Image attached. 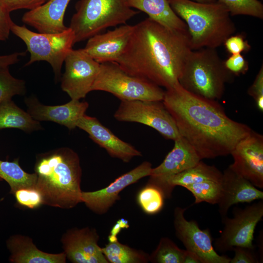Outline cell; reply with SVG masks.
I'll return each instance as SVG.
<instances>
[{"mask_svg":"<svg viewBox=\"0 0 263 263\" xmlns=\"http://www.w3.org/2000/svg\"><path fill=\"white\" fill-rule=\"evenodd\" d=\"M233 217L222 219L224 227L214 242L215 250L221 253L232 251L235 247L254 248V234L258 223L263 216V200L244 208L234 207Z\"/></svg>","mask_w":263,"mask_h":263,"instance_id":"9c48e42d","label":"cell"},{"mask_svg":"<svg viewBox=\"0 0 263 263\" xmlns=\"http://www.w3.org/2000/svg\"><path fill=\"white\" fill-rule=\"evenodd\" d=\"M185 250L181 249L168 237L160 239L155 249L150 255L153 263H183Z\"/></svg>","mask_w":263,"mask_h":263,"instance_id":"f1b7e54d","label":"cell"},{"mask_svg":"<svg viewBox=\"0 0 263 263\" xmlns=\"http://www.w3.org/2000/svg\"><path fill=\"white\" fill-rule=\"evenodd\" d=\"M233 76L225 67L216 49L203 48L189 53L178 82L193 94L217 101L222 98L226 83L232 81Z\"/></svg>","mask_w":263,"mask_h":263,"instance_id":"5b68a950","label":"cell"},{"mask_svg":"<svg viewBox=\"0 0 263 263\" xmlns=\"http://www.w3.org/2000/svg\"><path fill=\"white\" fill-rule=\"evenodd\" d=\"M128 5L142 11L149 18L167 28L188 31L185 22L174 12L168 0H126Z\"/></svg>","mask_w":263,"mask_h":263,"instance_id":"cb8c5ba5","label":"cell"},{"mask_svg":"<svg viewBox=\"0 0 263 263\" xmlns=\"http://www.w3.org/2000/svg\"><path fill=\"white\" fill-rule=\"evenodd\" d=\"M25 103L27 112L35 120L54 122L70 130L76 127L77 121L85 114L89 107L86 101L73 99L62 105H45L35 96L25 98Z\"/></svg>","mask_w":263,"mask_h":263,"instance_id":"ac0fdd59","label":"cell"},{"mask_svg":"<svg viewBox=\"0 0 263 263\" xmlns=\"http://www.w3.org/2000/svg\"><path fill=\"white\" fill-rule=\"evenodd\" d=\"M165 198L157 187L149 184L142 188L137 196V201L142 210L148 215H154L163 208Z\"/></svg>","mask_w":263,"mask_h":263,"instance_id":"f546056e","label":"cell"},{"mask_svg":"<svg viewBox=\"0 0 263 263\" xmlns=\"http://www.w3.org/2000/svg\"><path fill=\"white\" fill-rule=\"evenodd\" d=\"M11 32L24 42L30 54L26 66L36 61H47L52 67L56 81L60 79L63 63L75 44V35L72 29L69 27L58 33H37L13 22Z\"/></svg>","mask_w":263,"mask_h":263,"instance_id":"52a82bcc","label":"cell"},{"mask_svg":"<svg viewBox=\"0 0 263 263\" xmlns=\"http://www.w3.org/2000/svg\"><path fill=\"white\" fill-rule=\"evenodd\" d=\"M76 127L86 132L89 137L111 157L128 163L134 157L142 156L140 151L117 137L96 117L85 114L77 121Z\"/></svg>","mask_w":263,"mask_h":263,"instance_id":"e0dca14e","label":"cell"},{"mask_svg":"<svg viewBox=\"0 0 263 263\" xmlns=\"http://www.w3.org/2000/svg\"><path fill=\"white\" fill-rule=\"evenodd\" d=\"M194 0L197 2H203V3L212 2H215L217 1V0Z\"/></svg>","mask_w":263,"mask_h":263,"instance_id":"7bdbcfd3","label":"cell"},{"mask_svg":"<svg viewBox=\"0 0 263 263\" xmlns=\"http://www.w3.org/2000/svg\"><path fill=\"white\" fill-rule=\"evenodd\" d=\"M26 92L24 80L14 77L9 67H0V104L15 95H24Z\"/></svg>","mask_w":263,"mask_h":263,"instance_id":"4dcf8cb0","label":"cell"},{"mask_svg":"<svg viewBox=\"0 0 263 263\" xmlns=\"http://www.w3.org/2000/svg\"><path fill=\"white\" fill-rule=\"evenodd\" d=\"M93 91L111 93L121 101H162L165 94V91L160 87L127 73L115 62L100 64Z\"/></svg>","mask_w":263,"mask_h":263,"instance_id":"ba28073f","label":"cell"},{"mask_svg":"<svg viewBox=\"0 0 263 263\" xmlns=\"http://www.w3.org/2000/svg\"><path fill=\"white\" fill-rule=\"evenodd\" d=\"M223 173L215 166H210L200 161L196 166L178 173L165 177H150L148 184L159 188L165 199L171 197L172 190L177 186H186L205 180L221 182Z\"/></svg>","mask_w":263,"mask_h":263,"instance_id":"44dd1931","label":"cell"},{"mask_svg":"<svg viewBox=\"0 0 263 263\" xmlns=\"http://www.w3.org/2000/svg\"><path fill=\"white\" fill-rule=\"evenodd\" d=\"M11 255L9 261L13 263H65L66 255L63 252L57 254L44 252L34 244L31 238L17 234L7 241Z\"/></svg>","mask_w":263,"mask_h":263,"instance_id":"603a6c76","label":"cell"},{"mask_svg":"<svg viewBox=\"0 0 263 263\" xmlns=\"http://www.w3.org/2000/svg\"><path fill=\"white\" fill-rule=\"evenodd\" d=\"M234 256L229 263H257L259 260L254 252V248L246 247H235L233 250Z\"/></svg>","mask_w":263,"mask_h":263,"instance_id":"74e56055","label":"cell"},{"mask_svg":"<svg viewBox=\"0 0 263 263\" xmlns=\"http://www.w3.org/2000/svg\"><path fill=\"white\" fill-rule=\"evenodd\" d=\"M221 185L222 194L217 205L222 219L227 216L229 208L234 205L263 199L262 190L229 166L223 173Z\"/></svg>","mask_w":263,"mask_h":263,"instance_id":"d6986e66","label":"cell"},{"mask_svg":"<svg viewBox=\"0 0 263 263\" xmlns=\"http://www.w3.org/2000/svg\"><path fill=\"white\" fill-rule=\"evenodd\" d=\"M70 1L48 0L40 6L25 12L21 20L39 33L62 32L68 28L64 24V17Z\"/></svg>","mask_w":263,"mask_h":263,"instance_id":"ffe728a7","label":"cell"},{"mask_svg":"<svg viewBox=\"0 0 263 263\" xmlns=\"http://www.w3.org/2000/svg\"><path fill=\"white\" fill-rule=\"evenodd\" d=\"M48 0H0V5L7 12L19 9H34L44 4Z\"/></svg>","mask_w":263,"mask_h":263,"instance_id":"836d02e7","label":"cell"},{"mask_svg":"<svg viewBox=\"0 0 263 263\" xmlns=\"http://www.w3.org/2000/svg\"><path fill=\"white\" fill-rule=\"evenodd\" d=\"M192 50L188 31L171 29L148 18L134 25L116 62L127 73L167 90L179 83Z\"/></svg>","mask_w":263,"mask_h":263,"instance_id":"7a4b0ae2","label":"cell"},{"mask_svg":"<svg viewBox=\"0 0 263 263\" xmlns=\"http://www.w3.org/2000/svg\"><path fill=\"white\" fill-rule=\"evenodd\" d=\"M26 54L25 52H17L6 55L0 56V67H9L19 61L20 56Z\"/></svg>","mask_w":263,"mask_h":263,"instance_id":"60d3db41","label":"cell"},{"mask_svg":"<svg viewBox=\"0 0 263 263\" xmlns=\"http://www.w3.org/2000/svg\"><path fill=\"white\" fill-rule=\"evenodd\" d=\"M36 188L43 204L63 209L81 202L82 170L76 152L63 147L38 154L34 167Z\"/></svg>","mask_w":263,"mask_h":263,"instance_id":"3957f363","label":"cell"},{"mask_svg":"<svg viewBox=\"0 0 263 263\" xmlns=\"http://www.w3.org/2000/svg\"><path fill=\"white\" fill-rule=\"evenodd\" d=\"M101 250L105 258L111 263H147L150 255L141 250L132 248L117 240L109 242Z\"/></svg>","mask_w":263,"mask_h":263,"instance_id":"4316f807","label":"cell"},{"mask_svg":"<svg viewBox=\"0 0 263 263\" xmlns=\"http://www.w3.org/2000/svg\"><path fill=\"white\" fill-rule=\"evenodd\" d=\"M113 116L119 121L137 122L148 126L167 139L174 141L180 136L173 118L162 101H121Z\"/></svg>","mask_w":263,"mask_h":263,"instance_id":"30bf717a","label":"cell"},{"mask_svg":"<svg viewBox=\"0 0 263 263\" xmlns=\"http://www.w3.org/2000/svg\"><path fill=\"white\" fill-rule=\"evenodd\" d=\"M227 9L230 16L246 15L263 19V4L258 0H217Z\"/></svg>","mask_w":263,"mask_h":263,"instance_id":"1f68e13d","label":"cell"},{"mask_svg":"<svg viewBox=\"0 0 263 263\" xmlns=\"http://www.w3.org/2000/svg\"><path fill=\"white\" fill-rule=\"evenodd\" d=\"M65 72L60 78L61 88L71 99L80 100L92 91L100 64L82 49H72L65 60Z\"/></svg>","mask_w":263,"mask_h":263,"instance_id":"8fae6325","label":"cell"},{"mask_svg":"<svg viewBox=\"0 0 263 263\" xmlns=\"http://www.w3.org/2000/svg\"><path fill=\"white\" fill-rule=\"evenodd\" d=\"M186 210L178 207L173 214L175 235L186 249L195 253L201 263H229L230 257L219 255L215 250L210 230L201 229L195 220H187L184 215Z\"/></svg>","mask_w":263,"mask_h":263,"instance_id":"7c38bea8","label":"cell"},{"mask_svg":"<svg viewBox=\"0 0 263 263\" xmlns=\"http://www.w3.org/2000/svg\"><path fill=\"white\" fill-rule=\"evenodd\" d=\"M227 51L231 55L241 54L250 49V45L241 35H231L227 38L223 44Z\"/></svg>","mask_w":263,"mask_h":263,"instance_id":"8d00e7d4","label":"cell"},{"mask_svg":"<svg viewBox=\"0 0 263 263\" xmlns=\"http://www.w3.org/2000/svg\"><path fill=\"white\" fill-rule=\"evenodd\" d=\"M183 263H201L197 256L193 252L185 249Z\"/></svg>","mask_w":263,"mask_h":263,"instance_id":"b9f144b4","label":"cell"},{"mask_svg":"<svg viewBox=\"0 0 263 263\" xmlns=\"http://www.w3.org/2000/svg\"><path fill=\"white\" fill-rule=\"evenodd\" d=\"M0 177L8 184L10 193L12 194L21 188H36L37 174L25 171L20 166L18 159L11 162L0 160Z\"/></svg>","mask_w":263,"mask_h":263,"instance_id":"484cf974","label":"cell"},{"mask_svg":"<svg viewBox=\"0 0 263 263\" xmlns=\"http://www.w3.org/2000/svg\"><path fill=\"white\" fill-rule=\"evenodd\" d=\"M171 150L157 167L152 168L150 177L161 178L170 176L191 168L201 159L193 147L182 136L176 139Z\"/></svg>","mask_w":263,"mask_h":263,"instance_id":"7402d4cb","label":"cell"},{"mask_svg":"<svg viewBox=\"0 0 263 263\" xmlns=\"http://www.w3.org/2000/svg\"><path fill=\"white\" fill-rule=\"evenodd\" d=\"M13 195L17 203L22 207L35 209L43 205L42 196L36 188H21Z\"/></svg>","mask_w":263,"mask_h":263,"instance_id":"d6a6232c","label":"cell"},{"mask_svg":"<svg viewBox=\"0 0 263 263\" xmlns=\"http://www.w3.org/2000/svg\"><path fill=\"white\" fill-rule=\"evenodd\" d=\"M42 128L39 121L17 106L12 99L0 104V129L14 128L29 133Z\"/></svg>","mask_w":263,"mask_h":263,"instance_id":"d4e9b609","label":"cell"},{"mask_svg":"<svg viewBox=\"0 0 263 263\" xmlns=\"http://www.w3.org/2000/svg\"><path fill=\"white\" fill-rule=\"evenodd\" d=\"M75 8L69 26L75 33V43L109 27L125 24L139 13L128 5L126 0H79Z\"/></svg>","mask_w":263,"mask_h":263,"instance_id":"8992f818","label":"cell"},{"mask_svg":"<svg viewBox=\"0 0 263 263\" xmlns=\"http://www.w3.org/2000/svg\"><path fill=\"white\" fill-rule=\"evenodd\" d=\"M162 102L201 160L230 154L252 130L230 118L217 101L193 94L179 83L165 91Z\"/></svg>","mask_w":263,"mask_h":263,"instance_id":"6da1fadb","label":"cell"},{"mask_svg":"<svg viewBox=\"0 0 263 263\" xmlns=\"http://www.w3.org/2000/svg\"><path fill=\"white\" fill-rule=\"evenodd\" d=\"M189 191L195 198L194 204L207 202L217 204L222 194L221 182L205 180L186 186L184 187Z\"/></svg>","mask_w":263,"mask_h":263,"instance_id":"83f0119b","label":"cell"},{"mask_svg":"<svg viewBox=\"0 0 263 263\" xmlns=\"http://www.w3.org/2000/svg\"><path fill=\"white\" fill-rule=\"evenodd\" d=\"M152 168L150 162L145 161L118 177L104 188L94 191H82L81 202L94 212L103 214L120 199L119 194L123 189L141 178L150 176Z\"/></svg>","mask_w":263,"mask_h":263,"instance_id":"5bb4252c","label":"cell"},{"mask_svg":"<svg viewBox=\"0 0 263 263\" xmlns=\"http://www.w3.org/2000/svg\"><path fill=\"white\" fill-rule=\"evenodd\" d=\"M229 167L256 188H263V136L251 130L232 150Z\"/></svg>","mask_w":263,"mask_h":263,"instance_id":"4fadbf2b","label":"cell"},{"mask_svg":"<svg viewBox=\"0 0 263 263\" xmlns=\"http://www.w3.org/2000/svg\"><path fill=\"white\" fill-rule=\"evenodd\" d=\"M224 64L226 69L234 75L244 74L248 69V64L241 54L231 55Z\"/></svg>","mask_w":263,"mask_h":263,"instance_id":"e575fe53","label":"cell"},{"mask_svg":"<svg viewBox=\"0 0 263 263\" xmlns=\"http://www.w3.org/2000/svg\"><path fill=\"white\" fill-rule=\"evenodd\" d=\"M96 229L88 227L68 230L61 243L66 258L74 263H109L98 244Z\"/></svg>","mask_w":263,"mask_h":263,"instance_id":"9a60e30c","label":"cell"},{"mask_svg":"<svg viewBox=\"0 0 263 263\" xmlns=\"http://www.w3.org/2000/svg\"><path fill=\"white\" fill-rule=\"evenodd\" d=\"M129 227V222L124 218L119 219L112 227L110 235L108 236L109 242H113L117 240V235L123 228H128Z\"/></svg>","mask_w":263,"mask_h":263,"instance_id":"ab89813d","label":"cell"},{"mask_svg":"<svg viewBox=\"0 0 263 263\" xmlns=\"http://www.w3.org/2000/svg\"><path fill=\"white\" fill-rule=\"evenodd\" d=\"M10 13L0 5V41H5L9 38L13 22Z\"/></svg>","mask_w":263,"mask_h":263,"instance_id":"f35d334b","label":"cell"},{"mask_svg":"<svg viewBox=\"0 0 263 263\" xmlns=\"http://www.w3.org/2000/svg\"><path fill=\"white\" fill-rule=\"evenodd\" d=\"M134 25L123 24L113 30L96 34L88 39L83 51L99 63L115 62L124 53Z\"/></svg>","mask_w":263,"mask_h":263,"instance_id":"2e32d148","label":"cell"},{"mask_svg":"<svg viewBox=\"0 0 263 263\" xmlns=\"http://www.w3.org/2000/svg\"><path fill=\"white\" fill-rule=\"evenodd\" d=\"M2 180L1 178L0 177V181Z\"/></svg>","mask_w":263,"mask_h":263,"instance_id":"ee69618b","label":"cell"},{"mask_svg":"<svg viewBox=\"0 0 263 263\" xmlns=\"http://www.w3.org/2000/svg\"><path fill=\"white\" fill-rule=\"evenodd\" d=\"M186 24L192 50L216 49L236 31L227 8L216 1L203 3L191 0H168Z\"/></svg>","mask_w":263,"mask_h":263,"instance_id":"277c9868","label":"cell"},{"mask_svg":"<svg viewBox=\"0 0 263 263\" xmlns=\"http://www.w3.org/2000/svg\"><path fill=\"white\" fill-rule=\"evenodd\" d=\"M248 94L255 100L257 109L263 112V67L260 68L253 84L248 88Z\"/></svg>","mask_w":263,"mask_h":263,"instance_id":"d590c367","label":"cell"}]
</instances>
